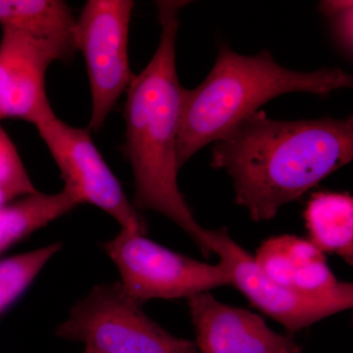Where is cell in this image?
I'll return each mask as SVG.
<instances>
[{
  "label": "cell",
  "instance_id": "6da1fadb",
  "mask_svg": "<svg viewBox=\"0 0 353 353\" xmlns=\"http://www.w3.org/2000/svg\"><path fill=\"white\" fill-rule=\"evenodd\" d=\"M353 118L281 121L259 110L212 146L211 166L233 180L236 202L255 222L352 161Z\"/></svg>",
  "mask_w": 353,
  "mask_h": 353
},
{
  "label": "cell",
  "instance_id": "8fae6325",
  "mask_svg": "<svg viewBox=\"0 0 353 353\" xmlns=\"http://www.w3.org/2000/svg\"><path fill=\"white\" fill-rule=\"evenodd\" d=\"M253 259L267 277L297 292H330L341 283L329 268L325 253L296 236H271Z\"/></svg>",
  "mask_w": 353,
  "mask_h": 353
},
{
  "label": "cell",
  "instance_id": "7c38bea8",
  "mask_svg": "<svg viewBox=\"0 0 353 353\" xmlns=\"http://www.w3.org/2000/svg\"><path fill=\"white\" fill-rule=\"evenodd\" d=\"M0 26L29 34L48 46L57 61L75 57L76 19L62 0H0Z\"/></svg>",
  "mask_w": 353,
  "mask_h": 353
},
{
  "label": "cell",
  "instance_id": "e0dca14e",
  "mask_svg": "<svg viewBox=\"0 0 353 353\" xmlns=\"http://www.w3.org/2000/svg\"><path fill=\"white\" fill-rule=\"evenodd\" d=\"M352 16L353 4H350L329 17L332 19L334 38L347 55L352 54Z\"/></svg>",
  "mask_w": 353,
  "mask_h": 353
},
{
  "label": "cell",
  "instance_id": "5b68a950",
  "mask_svg": "<svg viewBox=\"0 0 353 353\" xmlns=\"http://www.w3.org/2000/svg\"><path fill=\"white\" fill-rule=\"evenodd\" d=\"M101 246L117 267L123 289L141 303L155 299H190L232 285L231 272L221 260L217 264L197 261L145 234L121 229Z\"/></svg>",
  "mask_w": 353,
  "mask_h": 353
},
{
  "label": "cell",
  "instance_id": "52a82bcc",
  "mask_svg": "<svg viewBox=\"0 0 353 353\" xmlns=\"http://www.w3.org/2000/svg\"><path fill=\"white\" fill-rule=\"evenodd\" d=\"M36 128L59 168L65 190L81 204L90 203L108 213L121 229L145 236L148 224L128 199L92 141L90 130L70 126L57 115Z\"/></svg>",
  "mask_w": 353,
  "mask_h": 353
},
{
  "label": "cell",
  "instance_id": "9c48e42d",
  "mask_svg": "<svg viewBox=\"0 0 353 353\" xmlns=\"http://www.w3.org/2000/svg\"><path fill=\"white\" fill-rule=\"evenodd\" d=\"M57 61L52 51L13 28L0 39V120L19 119L34 126L55 115L46 90V74Z\"/></svg>",
  "mask_w": 353,
  "mask_h": 353
},
{
  "label": "cell",
  "instance_id": "277c9868",
  "mask_svg": "<svg viewBox=\"0 0 353 353\" xmlns=\"http://www.w3.org/2000/svg\"><path fill=\"white\" fill-rule=\"evenodd\" d=\"M55 334L82 343L92 353H197L196 343L178 338L146 315L120 282L95 285L70 309Z\"/></svg>",
  "mask_w": 353,
  "mask_h": 353
},
{
  "label": "cell",
  "instance_id": "4fadbf2b",
  "mask_svg": "<svg viewBox=\"0 0 353 353\" xmlns=\"http://www.w3.org/2000/svg\"><path fill=\"white\" fill-rule=\"evenodd\" d=\"M304 219L308 241L322 252L353 264V199L348 194L320 192L308 201Z\"/></svg>",
  "mask_w": 353,
  "mask_h": 353
},
{
  "label": "cell",
  "instance_id": "3957f363",
  "mask_svg": "<svg viewBox=\"0 0 353 353\" xmlns=\"http://www.w3.org/2000/svg\"><path fill=\"white\" fill-rule=\"evenodd\" d=\"M352 85V76L336 67L311 73L292 71L278 64L268 50L245 57L222 44L205 80L194 90H185L176 138L179 169L279 95L327 97Z\"/></svg>",
  "mask_w": 353,
  "mask_h": 353
},
{
  "label": "cell",
  "instance_id": "7a4b0ae2",
  "mask_svg": "<svg viewBox=\"0 0 353 353\" xmlns=\"http://www.w3.org/2000/svg\"><path fill=\"white\" fill-rule=\"evenodd\" d=\"M188 3L157 2L161 26L159 44L150 63L134 77L127 90L123 153L134 174V208L168 218L192 239L204 256L210 257V230L199 224L178 185L176 138L185 88L176 73V41L179 16Z\"/></svg>",
  "mask_w": 353,
  "mask_h": 353
},
{
  "label": "cell",
  "instance_id": "ba28073f",
  "mask_svg": "<svg viewBox=\"0 0 353 353\" xmlns=\"http://www.w3.org/2000/svg\"><path fill=\"white\" fill-rule=\"evenodd\" d=\"M209 236L211 250L231 272L232 285L245 294L254 307L282 324L288 331H301L352 307L353 285L350 283L341 282L330 292H297L267 277L252 255L230 236L226 228L210 230Z\"/></svg>",
  "mask_w": 353,
  "mask_h": 353
},
{
  "label": "cell",
  "instance_id": "2e32d148",
  "mask_svg": "<svg viewBox=\"0 0 353 353\" xmlns=\"http://www.w3.org/2000/svg\"><path fill=\"white\" fill-rule=\"evenodd\" d=\"M0 190L6 192L13 201L39 192L28 175L17 148L1 126H0Z\"/></svg>",
  "mask_w": 353,
  "mask_h": 353
},
{
  "label": "cell",
  "instance_id": "d6986e66",
  "mask_svg": "<svg viewBox=\"0 0 353 353\" xmlns=\"http://www.w3.org/2000/svg\"><path fill=\"white\" fill-rule=\"evenodd\" d=\"M13 199H11L6 192H4L3 190H0V208L6 206V204L10 203L12 202Z\"/></svg>",
  "mask_w": 353,
  "mask_h": 353
},
{
  "label": "cell",
  "instance_id": "30bf717a",
  "mask_svg": "<svg viewBox=\"0 0 353 353\" xmlns=\"http://www.w3.org/2000/svg\"><path fill=\"white\" fill-rule=\"evenodd\" d=\"M201 353H303L290 336L276 333L260 316L220 303L209 292L188 299Z\"/></svg>",
  "mask_w": 353,
  "mask_h": 353
},
{
  "label": "cell",
  "instance_id": "8992f818",
  "mask_svg": "<svg viewBox=\"0 0 353 353\" xmlns=\"http://www.w3.org/2000/svg\"><path fill=\"white\" fill-rule=\"evenodd\" d=\"M131 0H88L76 20V48L85 58L92 92L88 129L99 132L127 92L134 74L129 61Z\"/></svg>",
  "mask_w": 353,
  "mask_h": 353
},
{
  "label": "cell",
  "instance_id": "ffe728a7",
  "mask_svg": "<svg viewBox=\"0 0 353 353\" xmlns=\"http://www.w3.org/2000/svg\"><path fill=\"white\" fill-rule=\"evenodd\" d=\"M83 353H92V352H88V350H85V352H83Z\"/></svg>",
  "mask_w": 353,
  "mask_h": 353
},
{
  "label": "cell",
  "instance_id": "5bb4252c",
  "mask_svg": "<svg viewBox=\"0 0 353 353\" xmlns=\"http://www.w3.org/2000/svg\"><path fill=\"white\" fill-rule=\"evenodd\" d=\"M79 205L65 190L52 194L39 192L6 204L0 208V254Z\"/></svg>",
  "mask_w": 353,
  "mask_h": 353
},
{
  "label": "cell",
  "instance_id": "ac0fdd59",
  "mask_svg": "<svg viewBox=\"0 0 353 353\" xmlns=\"http://www.w3.org/2000/svg\"><path fill=\"white\" fill-rule=\"evenodd\" d=\"M350 4H353V2L348 1V0H345V1L343 0H334V1L332 0V1L320 2L319 8L324 15L330 17V16L338 12L341 9L345 8V7L350 6Z\"/></svg>",
  "mask_w": 353,
  "mask_h": 353
},
{
  "label": "cell",
  "instance_id": "9a60e30c",
  "mask_svg": "<svg viewBox=\"0 0 353 353\" xmlns=\"http://www.w3.org/2000/svg\"><path fill=\"white\" fill-rule=\"evenodd\" d=\"M62 245V243H53L0 260V316L29 289L46 263L61 250Z\"/></svg>",
  "mask_w": 353,
  "mask_h": 353
}]
</instances>
